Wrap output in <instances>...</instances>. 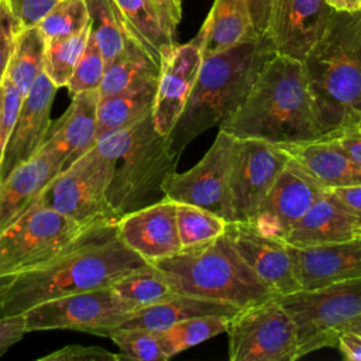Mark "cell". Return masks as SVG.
<instances>
[{
  "label": "cell",
  "mask_w": 361,
  "mask_h": 361,
  "mask_svg": "<svg viewBox=\"0 0 361 361\" xmlns=\"http://www.w3.org/2000/svg\"><path fill=\"white\" fill-rule=\"evenodd\" d=\"M135 312L109 286L55 298L27 309L23 314L28 333L75 330L109 337Z\"/></svg>",
  "instance_id": "cell-10"
},
{
  "label": "cell",
  "mask_w": 361,
  "mask_h": 361,
  "mask_svg": "<svg viewBox=\"0 0 361 361\" xmlns=\"http://www.w3.org/2000/svg\"><path fill=\"white\" fill-rule=\"evenodd\" d=\"M90 37V21L78 32L47 39L44 72L59 89L66 87Z\"/></svg>",
  "instance_id": "cell-34"
},
{
  "label": "cell",
  "mask_w": 361,
  "mask_h": 361,
  "mask_svg": "<svg viewBox=\"0 0 361 361\" xmlns=\"http://www.w3.org/2000/svg\"><path fill=\"white\" fill-rule=\"evenodd\" d=\"M148 3L165 32L175 39L182 18V0H148Z\"/></svg>",
  "instance_id": "cell-42"
},
{
  "label": "cell",
  "mask_w": 361,
  "mask_h": 361,
  "mask_svg": "<svg viewBox=\"0 0 361 361\" xmlns=\"http://www.w3.org/2000/svg\"><path fill=\"white\" fill-rule=\"evenodd\" d=\"M202 61L203 56L196 38L186 44L173 42L162 51L151 113L152 124L161 135L168 137L180 117Z\"/></svg>",
  "instance_id": "cell-14"
},
{
  "label": "cell",
  "mask_w": 361,
  "mask_h": 361,
  "mask_svg": "<svg viewBox=\"0 0 361 361\" xmlns=\"http://www.w3.org/2000/svg\"><path fill=\"white\" fill-rule=\"evenodd\" d=\"M237 138L219 130L203 158L186 172H173L165 186V197L210 210L227 217V182ZM227 221V220H226Z\"/></svg>",
  "instance_id": "cell-13"
},
{
  "label": "cell",
  "mask_w": 361,
  "mask_h": 361,
  "mask_svg": "<svg viewBox=\"0 0 361 361\" xmlns=\"http://www.w3.org/2000/svg\"><path fill=\"white\" fill-rule=\"evenodd\" d=\"M89 21L86 0H59L37 25L47 39H52L78 32Z\"/></svg>",
  "instance_id": "cell-36"
},
{
  "label": "cell",
  "mask_w": 361,
  "mask_h": 361,
  "mask_svg": "<svg viewBox=\"0 0 361 361\" xmlns=\"http://www.w3.org/2000/svg\"><path fill=\"white\" fill-rule=\"evenodd\" d=\"M361 237V221L327 189L292 226L283 241L296 248L344 243Z\"/></svg>",
  "instance_id": "cell-21"
},
{
  "label": "cell",
  "mask_w": 361,
  "mask_h": 361,
  "mask_svg": "<svg viewBox=\"0 0 361 361\" xmlns=\"http://www.w3.org/2000/svg\"><path fill=\"white\" fill-rule=\"evenodd\" d=\"M113 3L128 37L159 63L162 51L176 41L165 32L148 0H113Z\"/></svg>",
  "instance_id": "cell-29"
},
{
  "label": "cell",
  "mask_w": 361,
  "mask_h": 361,
  "mask_svg": "<svg viewBox=\"0 0 361 361\" xmlns=\"http://www.w3.org/2000/svg\"><path fill=\"white\" fill-rule=\"evenodd\" d=\"M230 319L231 317L220 314L197 316L178 322L165 330L157 331L162 351L169 360L196 344L226 333Z\"/></svg>",
  "instance_id": "cell-31"
},
{
  "label": "cell",
  "mask_w": 361,
  "mask_h": 361,
  "mask_svg": "<svg viewBox=\"0 0 361 361\" xmlns=\"http://www.w3.org/2000/svg\"><path fill=\"white\" fill-rule=\"evenodd\" d=\"M123 354H114L99 345L69 344L39 358V361H120Z\"/></svg>",
  "instance_id": "cell-39"
},
{
  "label": "cell",
  "mask_w": 361,
  "mask_h": 361,
  "mask_svg": "<svg viewBox=\"0 0 361 361\" xmlns=\"http://www.w3.org/2000/svg\"><path fill=\"white\" fill-rule=\"evenodd\" d=\"M59 0H7L18 31L37 25Z\"/></svg>",
  "instance_id": "cell-40"
},
{
  "label": "cell",
  "mask_w": 361,
  "mask_h": 361,
  "mask_svg": "<svg viewBox=\"0 0 361 361\" xmlns=\"http://www.w3.org/2000/svg\"><path fill=\"white\" fill-rule=\"evenodd\" d=\"M324 190L290 157L268 190L251 223L259 233L283 240L292 226Z\"/></svg>",
  "instance_id": "cell-15"
},
{
  "label": "cell",
  "mask_w": 361,
  "mask_h": 361,
  "mask_svg": "<svg viewBox=\"0 0 361 361\" xmlns=\"http://www.w3.org/2000/svg\"><path fill=\"white\" fill-rule=\"evenodd\" d=\"M323 135L361 118V10L331 11L302 61Z\"/></svg>",
  "instance_id": "cell-3"
},
{
  "label": "cell",
  "mask_w": 361,
  "mask_h": 361,
  "mask_svg": "<svg viewBox=\"0 0 361 361\" xmlns=\"http://www.w3.org/2000/svg\"><path fill=\"white\" fill-rule=\"evenodd\" d=\"M296 327V360L337 347V338L361 314V278L278 296Z\"/></svg>",
  "instance_id": "cell-7"
},
{
  "label": "cell",
  "mask_w": 361,
  "mask_h": 361,
  "mask_svg": "<svg viewBox=\"0 0 361 361\" xmlns=\"http://www.w3.org/2000/svg\"><path fill=\"white\" fill-rule=\"evenodd\" d=\"M58 87L42 71L23 97L16 124L0 158V180L38 152L51 127V107Z\"/></svg>",
  "instance_id": "cell-19"
},
{
  "label": "cell",
  "mask_w": 361,
  "mask_h": 361,
  "mask_svg": "<svg viewBox=\"0 0 361 361\" xmlns=\"http://www.w3.org/2000/svg\"><path fill=\"white\" fill-rule=\"evenodd\" d=\"M99 90L72 94L66 111L51 123L47 138L39 149L59 154L72 162L97 142Z\"/></svg>",
  "instance_id": "cell-23"
},
{
  "label": "cell",
  "mask_w": 361,
  "mask_h": 361,
  "mask_svg": "<svg viewBox=\"0 0 361 361\" xmlns=\"http://www.w3.org/2000/svg\"><path fill=\"white\" fill-rule=\"evenodd\" d=\"M116 227L120 240L149 264L182 248L176 226V202L168 197L120 216Z\"/></svg>",
  "instance_id": "cell-18"
},
{
  "label": "cell",
  "mask_w": 361,
  "mask_h": 361,
  "mask_svg": "<svg viewBox=\"0 0 361 361\" xmlns=\"http://www.w3.org/2000/svg\"><path fill=\"white\" fill-rule=\"evenodd\" d=\"M272 55L268 38L258 37L204 56L186 106L168 135L172 149L180 155L197 135L220 127L243 103Z\"/></svg>",
  "instance_id": "cell-4"
},
{
  "label": "cell",
  "mask_w": 361,
  "mask_h": 361,
  "mask_svg": "<svg viewBox=\"0 0 361 361\" xmlns=\"http://www.w3.org/2000/svg\"><path fill=\"white\" fill-rule=\"evenodd\" d=\"M334 11H358L361 10V0H324Z\"/></svg>",
  "instance_id": "cell-48"
},
{
  "label": "cell",
  "mask_w": 361,
  "mask_h": 361,
  "mask_svg": "<svg viewBox=\"0 0 361 361\" xmlns=\"http://www.w3.org/2000/svg\"><path fill=\"white\" fill-rule=\"evenodd\" d=\"M326 135L336 141L348 157L361 166V130L355 124Z\"/></svg>",
  "instance_id": "cell-44"
},
{
  "label": "cell",
  "mask_w": 361,
  "mask_h": 361,
  "mask_svg": "<svg viewBox=\"0 0 361 361\" xmlns=\"http://www.w3.org/2000/svg\"><path fill=\"white\" fill-rule=\"evenodd\" d=\"M158 79L118 93L100 96L97 102V140L130 127L152 113Z\"/></svg>",
  "instance_id": "cell-27"
},
{
  "label": "cell",
  "mask_w": 361,
  "mask_h": 361,
  "mask_svg": "<svg viewBox=\"0 0 361 361\" xmlns=\"http://www.w3.org/2000/svg\"><path fill=\"white\" fill-rule=\"evenodd\" d=\"M66 165V159L59 154L38 149L30 159L13 168L0 180V231L24 212L42 188Z\"/></svg>",
  "instance_id": "cell-22"
},
{
  "label": "cell",
  "mask_w": 361,
  "mask_h": 361,
  "mask_svg": "<svg viewBox=\"0 0 361 361\" xmlns=\"http://www.w3.org/2000/svg\"><path fill=\"white\" fill-rule=\"evenodd\" d=\"M106 59L102 55L92 34L87 39L83 54L80 55L75 71L66 85L71 94L99 90L106 72Z\"/></svg>",
  "instance_id": "cell-38"
},
{
  "label": "cell",
  "mask_w": 361,
  "mask_h": 361,
  "mask_svg": "<svg viewBox=\"0 0 361 361\" xmlns=\"http://www.w3.org/2000/svg\"><path fill=\"white\" fill-rule=\"evenodd\" d=\"M175 293L245 307L278 298L244 262L224 234L154 261Z\"/></svg>",
  "instance_id": "cell-6"
},
{
  "label": "cell",
  "mask_w": 361,
  "mask_h": 361,
  "mask_svg": "<svg viewBox=\"0 0 361 361\" xmlns=\"http://www.w3.org/2000/svg\"><path fill=\"white\" fill-rule=\"evenodd\" d=\"M331 11L324 0H272L265 37L274 54L303 61L324 32Z\"/></svg>",
  "instance_id": "cell-16"
},
{
  "label": "cell",
  "mask_w": 361,
  "mask_h": 361,
  "mask_svg": "<svg viewBox=\"0 0 361 361\" xmlns=\"http://www.w3.org/2000/svg\"><path fill=\"white\" fill-rule=\"evenodd\" d=\"M96 224H79L32 202L0 231V282L55 257Z\"/></svg>",
  "instance_id": "cell-8"
},
{
  "label": "cell",
  "mask_w": 361,
  "mask_h": 361,
  "mask_svg": "<svg viewBox=\"0 0 361 361\" xmlns=\"http://www.w3.org/2000/svg\"><path fill=\"white\" fill-rule=\"evenodd\" d=\"M147 262L118 237L116 220L90 227L48 261L0 282V317L65 295L113 286Z\"/></svg>",
  "instance_id": "cell-1"
},
{
  "label": "cell",
  "mask_w": 361,
  "mask_h": 361,
  "mask_svg": "<svg viewBox=\"0 0 361 361\" xmlns=\"http://www.w3.org/2000/svg\"><path fill=\"white\" fill-rule=\"evenodd\" d=\"M219 130L235 138L264 140L281 147L323 137L303 62L274 54L243 103Z\"/></svg>",
  "instance_id": "cell-2"
},
{
  "label": "cell",
  "mask_w": 361,
  "mask_h": 361,
  "mask_svg": "<svg viewBox=\"0 0 361 361\" xmlns=\"http://www.w3.org/2000/svg\"><path fill=\"white\" fill-rule=\"evenodd\" d=\"M271 3H272V0H248L252 25H254L255 32L259 37H265Z\"/></svg>",
  "instance_id": "cell-46"
},
{
  "label": "cell",
  "mask_w": 361,
  "mask_h": 361,
  "mask_svg": "<svg viewBox=\"0 0 361 361\" xmlns=\"http://www.w3.org/2000/svg\"><path fill=\"white\" fill-rule=\"evenodd\" d=\"M226 235L251 271L276 296L300 290L288 244L283 240L265 235L247 221H228Z\"/></svg>",
  "instance_id": "cell-17"
},
{
  "label": "cell",
  "mask_w": 361,
  "mask_h": 361,
  "mask_svg": "<svg viewBox=\"0 0 361 361\" xmlns=\"http://www.w3.org/2000/svg\"><path fill=\"white\" fill-rule=\"evenodd\" d=\"M25 333L28 331L23 313L0 317V355L18 343Z\"/></svg>",
  "instance_id": "cell-43"
},
{
  "label": "cell",
  "mask_w": 361,
  "mask_h": 361,
  "mask_svg": "<svg viewBox=\"0 0 361 361\" xmlns=\"http://www.w3.org/2000/svg\"><path fill=\"white\" fill-rule=\"evenodd\" d=\"M258 37L248 0H214L195 38L204 58Z\"/></svg>",
  "instance_id": "cell-25"
},
{
  "label": "cell",
  "mask_w": 361,
  "mask_h": 361,
  "mask_svg": "<svg viewBox=\"0 0 361 361\" xmlns=\"http://www.w3.org/2000/svg\"><path fill=\"white\" fill-rule=\"evenodd\" d=\"M94 147L113 165L107 197L117 219L165 197L164 186L179 155L155 130L151 116L106 134Z\"/></svg>",
  "instance_id": "cell-5"
},
{
  "label": "cell",
  "mask_w": 361,
  "mask_h": 361,
  "mask_svg": "<svg viewBox=\"0 0 361 361\" xmlns=\"http://www.w3.org/2000/svg\"><path fill=\"white\" fill-rule=\"evenodd\" d=\"M111 288L135 310L159 303L175 295L164 276L151 264L127 274Z\"/></svg>",
  "instance_id": "cell-33"
},
{
  "label": "cell",
  "mask_w": 361,
  "mask_h": 361,
  "mask_svg": "<svg viewBox=\"0 0 361 361\" xmlns=\"http://www.w3.org/2000/svg\"><path fill=\"white\" fill-rule=\"evenodd\" d=\"M288 250L300 290L361 278V237L307 248L288 245Z\"/></svg>",
  "instance_id": "cell-20"
},
{
  "label": "cell",
  "mask_w": 361,
  "mask_h": 361,
  "mask_svg": "<svg viewBox=\"0 0 361 361\" xmlns=\"http://www.w3.org/2000/svg\"><path fill=\"white\" fill-rule=\"evenodd\" d=\"M351 214L361 221V185L327 189Z\"/></svg>",
  "instance_id": "cell-45"
},
{
  "label": "cell",
  "mask_w": 361,
  "mask_h": 361,
  "mask_svg": "<svg viewBox=\"0 0 361 361\" xmlns=\"http://www.w3.org/2000/svg\"><path fill=\"white\" fill-rule=\"evenodd\" d=\"M111 176V161L93 147L59 171L37 195L34 203L79 224L117 220L107 197Z\"/></svg>",
  "instance_id": "cell-9"
},
{
  "label": "cell",
  "mask_w": 361,
  "mask_h": 361,
  "mask_svg": "<svg viewBox=\"0 0 361 361\" xmlns=\"http://www.w3.org/2000/svg\"><path fill=\"white\" fill-rule=\"evenodd\" d=\"M176 226L180 245L185 248L224 234L227 221L203 207L176 202Z\"/></svg>",
  "instance_id": "cell-35"
},
{
  "label": "cell",
  "mask_w": 361,
  "mask_h": 361,
  "mask_svg": "<svg viewBox=\"0 0 361 361\" xmlns=\"http://www.w3.org/2000/svg\"><path fill=\"white\" fill-rule=\"evenodd\" d=\"M159 76V63L135 41L130 39L124 51L106 66L99 87L100 96L118 93L155 80Z\"/></svg>",
  "instance_id": "cell-28"
},
{
  "label": "cell",
  "mask_w": 361,
  "mask_h": 361,
  "mask_svg": "<svg viewBox=\"0 0 361 361\" xmlns=\"http://www.w3.org/2000/svg\"><path fill=\"white\" fill-rule=\"evenodd\" d=\"M226 333L230 361H296L295 322L278 298L241 307Z\"/></svg>",
  "instance_id": "cell-11"
},
{
  "label": "cell",
  "mask_w": 361,
  "mask_h": 361,
  "mask_svg": "<svg viewBox=\"0 0 361 361\" xmlns=\"http://www.w3.org/2000/svg\"><path fill=\"white\" fill-rule=\"evenodd\" d=\"M355 126H357V127H358V128H360V130H361V118H360V120H358V121H357V124H355Z\"/></svg>",
  "instance_id": "cell-50"
},
{
  "label": "cell",
  "mask_w": 361,
  "mask_h": 361,
  "mask_svg": "<svg viewBox=\"0 0 361 361\" xmlns=\"http://www.w3.org/2000/svg\"><path fill=\"white\" fill-rule=\"evenodd\" d=\"M290 159L276 144L237 138L227 182V223H251L275 179Z\"/></svg>",
  "instance_id": "cell-12"
},
{
  "label": "cell",
  "mask_w": 361,
  "mask_h": 361,
  "mask_svg": "<svg viewBox=\"0 0 361 361\" xmlns=\"http://www.w3.org/2000/svg\"><path fill=\"white\" fill-rule=\"evenodd\" d=\"M337 347L343 357L350 361H361V336L344 330L337 338Z\"/></svg>",
  "instance_id": "cell-47"
},
{
  "label": "cell",
  "mask_w": 361,
  "mask_h": 361,
  "mask_svg": "<svg viewBox=\"0 0 361 361\" xmlns=\"http://www.w3.org/2000/svg\"><path fill=\"white\" fill-rule=\"evenodd\" d=\"M345 330L353 331V333L361 336V314H360L357 319H354V320L345 327Z\"/></svg>",
  "instance_id": "cell-49"
},
{
  "label": "cell",
  "mask_w": 361,
  "mask_h": 361,
  "mask_svg": "<svg viewBox=\"0 0 361 361\" xmlns=\"http://www.w3.org/2000/svg\"><path fill=\"white\" fill-rule=\"evenodd\" d=\"M109 338L121 350L127 360L166 361L157 331L138 327H118Z\"/></svg>",
  "instance_id": "cell-37"
},
{
  "label": "cell",
  "mask_w": 361,
  "mask_h": 361,
  "mask_svg": "<svg viewBox=\"0 0 361 361\" xmlns=\"http://www.w3.org/2000/svg\"><path fill=\"white\" fill-rule=\"evenodd\" d=\"M47 38L38 25L23 28L17 32L6 76L24 97L39 73L44 71Z\"/></svg>",
  "instance_id": "cell-30"
},
{
  "label": "cell",
  "mask_w": 361,
  "mask_h": 361,
  "mask_svg": "<svg viewBox=\"0 0 361 361\" xmlns=\"http://www.w3.org/2000/svg\"><path fill=\"white\" fill-rule=\"evenodd\" d=\"M283 148L324 189L361 185V166L327 135Z\"/></svg>",
  "instance_id": "cell-24"
},
{
  "label": "cell",
  "mask_w": 361,
  "mask_h": 361,
  "mask_svg": "<svg viewBox=\"0 0 361 361\" xmlns=\"http://www.w3.org/2000/svg\"><path fill=\"white\" fill-rule=\"evenodd\" d=\"M240 307L216 302L210 299L196 298L190 295L175 293L172 298L162 300L159 303L142 307L134 313L131 319H128L121 327H138L154 331H161L172 324L197 316H209V314H220L233 317Z\"/></svg>",
  "instance_id": "cell-26"
},
{
  "label": "cell",
  "mask_w": 361,
  "mask_h": 361,
  "mask_svg": "<svg viewBox=\"0 0 361 361\" xmlns=\"http://www.w3.org/2000/svg\"><path fill=\"white\" fill-rule=\"evenodd\" d=\"M90 34L96 41L106 63L117 58L131 39L124 30L113 0H86Z\"/></svg>",
  "instance_id": "cell-32"
},
{
  "label": "cell",
  "mask_w": 361,
  "mask_h": 361,
  "mask_svg": "<svg viewBox=\"0 0 361 361\" xmlns=\"http://www.w3.org/2000/svg\"><path fill=\"white\" fill-rule=\"evenodd\" d=\"M17 32L18 27L7 0H0V83L7 71Z\"/></svg>",
  "instance_id": "cell-41"
}]
</instances>
